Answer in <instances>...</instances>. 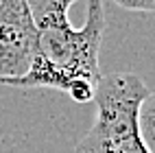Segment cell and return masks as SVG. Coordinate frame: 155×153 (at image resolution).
<instances>
[{
    "mask_svg": "<svg viewBox=\"0 0 155 153\" xmlns=\"http://www.w3.org/2000/svg\"><path fill=\"white\" fill-rule=\"evenodd\" d=\"M26 5L35 24L33 61L26 75L0 83L22 90L53 88L74 103L94 101L105 33L103 0H26Z\"/></svg>",
    "mask_w": 155,
    "mask_h": 153,
    "instance_id": "cell-1",
    "label": "cell"
},
{
    "mask_svg": "<svg viewBox=\"0 0 155 153\" xmlns=\"http://www.w3.org/2000/svg\"><path fill=\"white\" fill-rule=\"evenodd\" d=\"M149 94L133 72L101 75L94 85L96 114L74 153H149L138 134V107Z\"/></svg>",
    "mask_w": 155,
    "mask_h": 153,
    "instance_id": "cell-2",
    "label": "cell"
},
{
    "mask_svg": "<svg viewBox=\"0 0 155 153\" xmlns=\"http://www.w3.org/2000/svg\"><path fill=\"white\" fill-rule=\"evenodd\" d=\"M35 53V24L26 0H0V79L28 72Z\"/></svg>",
    "mask_w": 155,
    "mask_h": 153,
    "instance_id": "cell-3",
    "label": "cell"
},
{
    "mask_svg": "<svg viewBox=\"0 0 155 153\" xmlns=\"http://www.w3.org/2000/svg\"><path fill=\"white\" fill-rule=\"evenodd\" d=\"M138 134L149 153H155V92H149L138 107Z\"/></svg>",
    "mask_w": 155,
    "mask_h": 153,
    "instance_id": "cell-4",
    "label": "cell"
},
{
    "mask_svg": "<svg viewBox=\"0 0 155 153\" xmlns=\"http://www.w3.org/2000/svg\"><path fill=\"white\" fill-rule=\"evenodd\" d=\"M114 2L127 11H142V13L155 11V0H114Z\"/></svg>",
    "mask_w": 155,
    "mask_h": 153,
    "instance_id": "cell-5",
    "label": "cell"
}]
</instances>
